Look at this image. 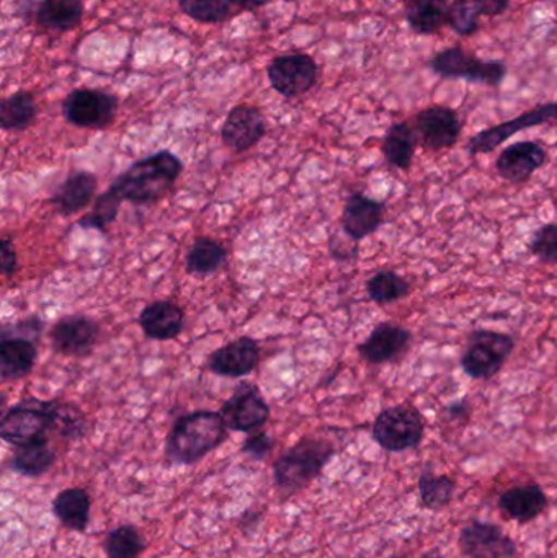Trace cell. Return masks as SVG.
Segmentation results:
<instances>
[{
	"label": "cell",
	"instance_id": "obj_8",
	"mask_svg": "<svg viewBox=\"0 0 557 558\" xmlns=\"http://www.w3.org/2000/svg\"><path fill=\"white\" fill-rule=\"evenodd\" d=\"M118 97L98 88H75L62 101V117L72 126L105 130L117 118Z\"/></svg>",
	"mask_w": 557,
	"mask_h": 558
},
{
	"label": "cell",
	"instance_id": "obj_39",
	"mask_svg": "<svg viewBox=\"0 0 557 558\" xmlns=\"http://www.w3.org/2000/svg\"><path fill=\"white\" fill-rule=\"evenodd\" d=\"M274 449V439L267 433L258 432L255 435L249 436L242 445V452L252 461H264Z\"/></svg>",
	"mask_w": 557,
	"mask_h": 558
},
{
	"label": "cell",
	"instance_id": "obj_18",
	"mask_svg": "<svg viewBox=\"0 0 557 558\" xmlns=\"http://www.w3.org/2000/svg\"><path fill=\"white\" fill-rule=\"evenodd\" d=\"M261 347L251 337L235 338L209 354L208 369L222 377H244L257 367Z\"/></svg>",
	"mask_w": 557,
	"mask_h": 558
},
{
	"label": "cell",
	"instance_id": "obj_24",
	"mask_svg": "<svg viewBox=\"0 0 557 558\" xmlns=\"http://www.w3.org/2000/svg\"><path fill=\"white\" fill-rule=\"evenodd\" d=\"M38 350L35 341L23 337L2 335L0 341V376L2 383L19 380L28 376L35 366Z\"/></svg>",
	"mask_w": 557,
	"mask_h": 558
},
{
	"label": "cell",
	"instance_id": "obj_21",
	"mask_svg": "<svg viewBox=\"0 0 557 558\" xmlns=\"http://www.w3.org/2000/svg\"><path fill=\"white\" fill-rule=\"evenodd\" d=\"M512 0H453L450 7L448 26L457 35L468 38L481 28V20L484 16L502 15L509 9Z\"/></svg>",
	"mask_w": 557,
	"mask_h": 558
},
{
	"label": "cell",
	"instance_id": "obj_25",
	"mask_svg": "<svg viewBox=\"0 0 557 558\" xmlns=\"http://www.w3.org/2000/svg\"><path fill=\"white\" fill-rule=\"evenodd\" d=\"M51 508L65 530L84 533L90 523L92 498L84 488H64L56 495Z\"/></svg>",
	"mask_w": 557,
	"mask_h": 558
},
{
	"label": "cell",
	"instance_id": "obj_37",
	"mask_svg": "<svg viewBox=\"0 0 557 558\" xmlns=\"http://www.w3.org/2000/svg\"><path fill=\"white\" fill-rule=\"evenodd\" d=\"M121 199L108 189V192L101 193L95 199L94 208L84 218L78 219V226L84 229H98L104 231L108 226L113 225L114 219L118 218V213L121 208Z\"/></svg>",
	"mask_w": 557,
	"mask_h": 558
},
{
	"label": "cell",
	"instance_id": "obj_15",
	"mask_svg": "<svg viewBox=\"0 0 557 558\" xmlns=\"http://www.w3.org/2000/svg\"><path fill=\"white\" fill-rule=\"evenodd\" d=\"M412 333L392 322H383L359 344V354L370 364L396 363L411 350Z\"/></svg>",
	"mask_w": 557,
	"mask_h": 558
},
{
	"label": "cell",
	"instance_id": "obj_14",
	"mask_svg": "<svg viewBox=\"0 0 557 558\" xmlns=\"http://www.w3.org/2000/svg\"><path fill=\"white\" fill-rule=\"evenodd\" d=\"M100 325L84 314L65 315L52 325L49 331L52 348L64 356L82 357L92 353L98 338Z\"/></svg>",
	"mask_w": 557,
	"mask_h": 558
},
{
	"label": "cell",
	"instance_id": "obj_31",
	"mask_svg": "<svg viewBox=\"0 0 557 558\" xmlns=\"http://www.w3.org/2000/svg\"><path fill=\"white\" fill-rule=\"evenodd\" d=\"M225 247L215 239L199 238L193 242L192 248L186 255V271L190 275H198V277H205V275L215 274L222 265L226 264Z\"/></svg>",
	"mask_w": 557,
	"mask_h": 558
},
{
	"label": "cell",
	"instance_id": "obj_28",
	"mask_svg": "<svg viewBox=\"0 0 557 558\" xmlns=\"http://www.w3.org/2000/svg\"><path fill=\"white\" fill-rule=\"evenodd\" d=\"M82 0H41L36 7V22L52 32H71L84 20Z\"/></svg>",
	"mask_w": 557,
	"mask_h": 558
},
{
	"label": "cell",
	"instance_id": "obj_43",
	"mask_svg": "<svg viewBox=\"0 0 557 558\" xmlns=\"http://www.w3.org/2000/svg\"><path fill=\"white\" fill-rule=\"evenodd\" d=\"M419 558H440V557H438L437 553H431V554H424V556H421Z\"/></svg>",
	"mask_w": 557,
	"mask_h": 558
},
{
	"label": "cell",
	"instance_id": "obj_34",
	"mask_svg": "<svg viewBox=\"0 0 557 558\" xmlns=\"http://www.w3.org/2000/svg\"><path fill=\"white\" fill-rule=\"evenodd\" d=\"M104 550L107 558H140L146 550V541L133 524H121L107 534Z\"/></svg>",
	"mask_w": 557,
	"mask_h": 558
},
{
	"label": "cell",
	"instance_id": "obj_22",
	"mask_svg": "<svg viewBox=\"0 0 557 558\" xmlns=\"http://www.w3.org/2000/svg\"><path fill=\"white\" fill-rule=\"evenodd\" d=\"M140 325L147 338L157 341L173 340L182 333L185 315L173 302H150L141 311Z\"/></svg>",
	"mask_w": 557,
	"mask_h": 558
},
{
	"label": "cell",
	"instance_id": "obj_6",
	"mask_svg": "<svg viewBox=\"0 0 557 558\" xmlns=\"http://www.w3.org/2000/svg\"><path fill=\"white\" fill-rule=\"evenodd\" d=\"M428 68L440 77L461 78L487 87H499L507 77L502 59H481L460 46L441 49L428 61Z\"/></svg>",
	"mask_w": 557,
	"mask_h": 558
},
{
	"label": "cell",
	"instance_id": "obj_12",
	"mask_svg": "<svg viewBox=\"0 0 557 558\" xmlns=\"http://www.w3.org/2000/svg\"><path fill=\"white\" fill-rule=\"evenodd\" d=\"M221 415L232 432L252 433L268 422L270 407L255 384L241 383L222 403Z\"/></svg>",
	"mask_w": 557,
	"mask_h": 558
},
{
	"label": "cell",
	"instance_id": "obj_41",
	"mask_svg": "<svg viewBox=\"0 0 557 558\" xmlns=\"http://www.w3.org/2000/svg\"><path fill=\"white\" fill-rule=\"evenodd\" d=\"M473 412L470 400L461 399L458 402H451L450 405L445 407V415L451 420V422H467Z\"/></svg>",
	"mask_w": 557,
	"mask_h": 558
},
{
	"label": "cell",
	"instance_id": "obj_16",
	"mask_svg": "<svg viewBox=\"0 0 557 558\" xmlns=\"http://www.w3.org/2000/svg\"><path fill=\"white\" fill-rule=\"evenodd\" d=\"M548 162V150L536 141H520L506 147L496 160L500 179L510 183H525Z\"/></svg>",
	"mask_w": 557,
	"mask_h": 558
},
{
	"label": "cell",
	"instance_id": "obj_17",
	"mask_svg": "<svg viewBox=\"0 0 557 558\" xmlns=\"http://www.w3.org/2000/svg\"><path fill=\"white\" fill-rule=\"evenodd\" d=\"M265 118L251 105H238L229 111L221 128V140L226 147L242 154L261 143L265 136Z\"/></svg>",
	"mask_w": 557,
	"mask_h": 558
},
{
	"label": "cell",
	"instance_id": "obj_42",
	"mask_svg": "<svg viewBox=\"0 0 557 558\" xmlns=\"http://www.w3.org/2000/svg\"><path fill=\"white\" fill-rule=\"evenodd\" d=\"M271 2H275V0H234L235 5L242 10H257ZM284 2H293V0H284Z\"/></svg>",
	"mask_w": 557,
	"mask_h": 558
},
{
	"label": "cell",
	"instance_id": "obj_35",
	"mask_svg": "<svg viewBox=\"0 0 557 558\" xmlns=\"http://www.w3.org/2000/svg\"><path fill=\"white\" fill-rule=\"evenodd\" d=\"M234 0H179L180 12L205 25L225 22Z\"/></svg>",
	"mask_w": 557,
	"mask_h": 558
},
{
	"label": "cell",
	"instance_id": "obj_1",
	"mask_svg": "<svg viewBox=\"0 0 557 558\" xmlns=\"http://www.w3.org/2000/svg\"><path fill=\"white\" fill-rule=\"evenodd\" d=\"M183 172V163L170 150H159L128 167L110 185L121 202L147 205L159 202L175 185Z\"/></svg>",
	"mask_w": 557,
	"mask_h": 558
},
{
	"label": "cell",
	"instance_id": "obj_2",
	"mask_svg": "<svg viewBox=\"0 0 557 558\" xmlns=\"http://www.w3.org/2000/svg\"><path fill=\"white\" fill-rule=\"evenodd\" d=\"M228 438L221 412L186 413L173 423L166 441V459L172 465H193L218 449Z\"/></svg>",
	"mask_w": 557,
	"mask_h": 558
},
{
	"label": "cell",
	"instance_id": "obj_5",
	"mask_svg": "<svg viewBox=\"0 0 557 558\" xmlns=\"http://www.w3.org/2000/svg\"><path fill=\"white\" fill-rule=\"evenodd\" d=\"M516 350V340L510 335L500 331H471L467 348L461 354V369L471 379L489 380L506 366Z\"/></svg>",
	"mask_w": 557,
	"mask_h": 558
},
{
	"label": "cell",
	"instance_id": "obj_38",
	"mask_svg": "<svg viewBox=\"0 0 557 558\" xmlns=\"http://www.w3.org/2000/svg\"><path fill=\"white\" fill-rule=\"evenodd\" d=\"M530 254L542 264L557 265V225L542 226L530 242Z\"/></svg>",
	"mask_w": 557,
	"mask_h": 558
},
{
	"label": "cell",
	"instance_id": "obj_9",
	"mask_svg": "<svg viewBox=\"0 0 557 558\" xmlns=\"http://www.w3.org/2000/svg\"><path fill=\"white\" fill-rule=\"evenodd\" d=\"M555 121H557V101L538 105V107L519 114L513 120L504 121V123L474 134L468 141L467 150L471 156L489 154L497 147L502 146L510 137L516 136L517 133H522V131L530 130V128L542 126V124L555 123Z\"/></svg>",
	"mask_w": 557,
	"mask_h": 558
},
{
	"label": "cell",
	"instance_id": "obj_10",
	"mask_svg": "<svg viewBox=\"0 0 557 558\" xmlns=\"http://www.w3.org/2000/svg\"><path fill=\"white\" fill-rule=\"evenodd\" d=\"M267 74L277 94L284 98H296L316 85L319 68L310 54L291 52L275 58L268 65Z\"/></svg>",
	"mask_w": 557,
	"mask_h": 558
},
{
	"label": "cell",
	"instance_id": "obj_30",
	"mask_svg": "<svg viewBox=\"0 0 557 558\" xmlns=\"http://www.w3.org/2000/svg\"><path fill=\"white\" fill-rule=\"evenodd\" d=\"M38 114L35 97L29 92L19 90L0 104V128L3 131H25Z\"/></svg>",
	"mask_w": 557,
	"mask_h": 558
},
{
	"label": "cell",
	"instance_id": "obj_19",
	"mask_svg": "<svg viewBox=\"0 0 557 558\" xmlns=\"http://www.w3.org/2000/svg\"><path fill=\"white\" fill-rule=\"evenodd\" d=\"M385 203L365 193H352L342 213V229L352 241L360 242L375 234L385 222Z\"/></svg>",
	"mask_w": 557,
	"mask_h": 558
},
{
	"label": "cell",
	"instance_id": "obj_4",
	"mask_svg": "<svg viewBox=\"0 0 557 558\" xmlns=\"http://www.w3.org/2000/svg\"><path fill=\"white\" fill-rule=\"evenodd\" d=\"M372 433L379 448L399 454L419 448L424 441L425 418L412 403H399L376 416Z\"/></svg>",
	"mask_w": 557,
	"mask_h": 558
},
{
	"label": "cell",
	"instance_id": "obj_27",
	"mask_svg": "<svg viewBox=\"0 0 557 558\" xmlns=\"http://www.w3.org/2000/svg\"><path fill=\"white\" fill-rule=\"evenodd\" d=\"M450 0H409L405 20L409 28L422 36L437 35L450 19Z\"/></svg>",
	"mask_w": 557,
	"mask_h": 558
},
{
	"label": "cell",
	"instance_id": "obj_36",
	"mask_svg": "<svg viewBox=\"0 0 557 558\" xmlns=\"http://www.w3.org/2000/svg\"><path fill=\"white\" fill-rule=\"evenodd\" d=\"M61 438L75 441L84 438L88 432L87 418L78 407L68 402L55 403V429Z\"/></svg>",
	"mask_w": 557,
	"mask_h": 558
},
{
	"label": "cell",
	"instance_id": "obj_23",
	"mask_svg": "<svg viewBox=\"0 0 557 558\" xmlns=\"http://www.w3.org/2000/svg\"><path fill=\"white\" fill-rule=\"evenodd\" d=\"M97 189V177L87 170H78L65 177L64 182L56 189L51 203L59 215L72 216L90 205Z\"/></svg>",
	"mask_w": 557,
	"mask_h": 558
},
{
	"label": "cell",
	"instance_id": "obj_40",
	"mask_svg": "<svg viewBox=\"0 0 557 558\" xmlns=\"http://www.w3.org/2000/svg\"><path fill=\"white\" fill-rule=\"evenodd\" d=\"M2 275L5 278L13 277L16 271V252L10 238L2 239Z\"/></svg>",
	"mask_w": 557,
	"mask_h": 558
},
{
	"label": "cell",
	"instance_id": "obj_13",
	"mask_svg": "<svg viewBox=\"0 0 557 558\" xmlns=\"http://www.w3.org/2000/svg\"><path fill=\"white\" fill-rule=\"evenodd\" d=\"M458 547L464 558H520L519 547L497 524L473 520L461 530Z\"/></svg>",
	"mask_w": 557,
	"mask_h": 558
},
{
	"label": "cell",
	"instance_id": "obj_32",
	"mask_svg": "<svg viewBox=\"0 0 557 558\" xmlns=\"http://www.w3.org/2000/svg\"><path fill=\"white\" fill-rule=\"evenodd\" d=\"M455 492H457V482L448 475L424 471L419 477V497L424 510H444L453 500Z\"/></svg>",
	"mask_w": 557,
	"mask_h": 558
},
{
	"label": "cell",
	"instance_id": "obj_33",
	"mask_svg": "<svg viewBox=\"0 0 557 558\" xmlns=\"http://www.w3.org/2000/svg\"><path fill=\"white\" fill-rule=\"evenodd\" d=\"M366 292L375 304H392L411 294V284L396 271L382 270L366 281Z\"/></svg>",
	"mask_w": 557,
	"mask_h": 558
},
{
	"label": "cell",
	"instance_id": "obj_3",
	"mask_svg": "<svg viewBox=\"0 0 557 558\" xmlns=\"http://www.w3.org/2000/svg\"><path fill=\"white\" fill-rule=\"evenodd\" d=\"M334 456L336 449L326 439L303 438L275 461V485L280 490L294 494L319 477Z\"/></svg>",
	"mask_w": 557,
	"mask_h": 558
},
{
	"label": "cell",
	"instance_id": "obj_26",
	"mask_svg": "<svg viewBox=\"0 0 557 558\" xmlns=\"http://www.w3.org/2000/svg\"><path fill=\"white\" fill-rule=\"evenodd\" d=\"M419 147V137L414 124L409 121L395 123L386 131L383 140V156L388 166L399 170H409Z\"/></svg>",
	"mask_w": 557,
	"mask_h": 558
},
{
	"label": "cell",
	"instance_id": "obj_7",
	"mask_svg": "<svg viewBox=\"0 0 557 558\" xmlns=\"http://www.w3.org/2000/svg\"><path fill=\"white\" fill-rule=\"evenodd\" d=\"M55 403L38 399L16 403L0 422V438L15 448L48 438V432L55 429Z\"/></svg>",
	"mask_w": 557,
	"mask_h": 558
},
{
	"label": "cell",
	"instance_id": "obj_11",
	"mask_svg": "<svg viewBox=\"0 0 557 558\" xmlns=\"http://www.w3.org/2000/svg\"><path fill=\"white\" fill-rule=\"evenodd\" d=\"M412 124L417 133L419 146L428 153H441L457 146L463 130L460 114L445 105H432L419 111Z\"/></svg>",
	"mask_w": 557,
	"mask_h": 558
},
{
	"label": "cell",
	"instance_id": "obj_29",
	"mask_svg": "<svg viewBox=\"0 0 557 558\" xmlns=\"http://www.w3.org/2000/svg\"><path fill=\"white\" fill-rule=\"evenodd\" d=\"M56 452L49 445L48 438L29 445L19 446L10 459L9 465L15 474L23 477L38 478L49 472L55 465Z\"/></svg>",
	"mask_w": 557,
	"mask_h": 558
},
{
	"label": "cell",
	"instance_id": "obj_20",
	"mask_svg": "<svg viewBox=\"0 0 557 558\" xmlns=\"http://www.w3.org/2000/svg\"><path fill=\"white\" fill-rule=\"evenodd\" d=\"M500 510L519 524H529L542 517L549 507L548 495L542 485H516L499 497Z\"/></svg>",
	"mask_w": 557,
	"mask_h": 558
}]
</instances>
